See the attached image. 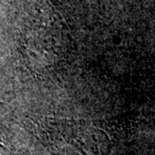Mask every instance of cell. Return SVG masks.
<instances>
[{
  "label": "cell",
  "instance_id": "1",
  "mask_svg": "<svg viewBox=\"0 0 155 155\" xmlns=\"http://www.w3.org/2000/svg\"><path fill=\"white\" fill-rule=\"evenodd\" d=\"M35 134L52 155H98L91 128L74 120L45 117L36 124Z\"/></svg>",
  "mask_w": 155,
  "mask_h": 155
},
{
  "label": "cell",
  "instance_id": "2",
  "mask_svg": "<svg viewBox=\"0 0 155 155\" xmlns=\"http://www.w3.org/2000/svg\"><path fill=\"white\" fill-rule=\"evenodd\" d=\"M0 155H41V151L18 123L0 118Z\"/></svg>",
  "mask_w": 155,
  "mask_h": 155
}]
</instances>
